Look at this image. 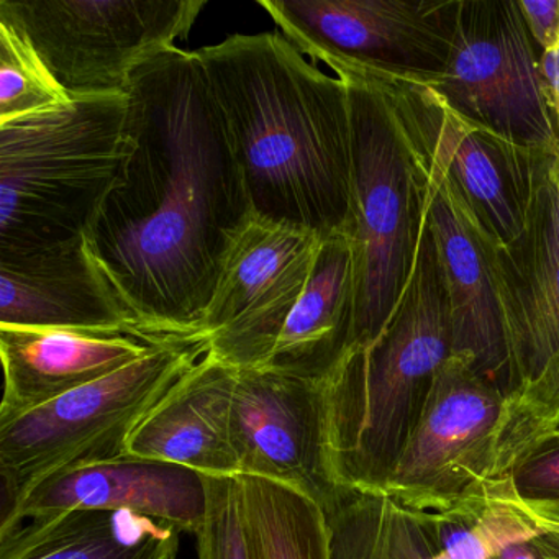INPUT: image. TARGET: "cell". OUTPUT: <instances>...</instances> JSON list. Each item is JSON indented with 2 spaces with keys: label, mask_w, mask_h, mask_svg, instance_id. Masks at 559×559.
<instances>
[{
  "label": "cell",
  "mask_w": 559,
  "mask_h": 559,
  "mask_svg": "<svg viewBox=\"0 0 559 559\" xmlns=\"http://www.w3.org/2000/svg\"><path fill=\"white\" fill-rule=\"evenodd\" d=\"M132 150L129 94L0 123V254L84 238Z\"/></svg>",
  "instance_id": "4"
},
{
  "label": "cell",
  "mask_w": 559,
  "mask_h": 559,
  "mask_svg": "<svg viewBox=\"0 0 559 559\" xmlns=\"http://www.w3.org/2000/svg\"><path fill=\"white\" fill-rule=\"evenodd\" d=\"M322 510L330 559H443L427 510L384 489L338 484Z\"/></svg>",
  "instance_id": "22"
},
{
  "label": "cell",
  "mask_w": 559,
  "mask_h": 559,
  "mask_svg": "<svg viewBox=\"0 0 559 559\" xmlns=\"http://www.w3.org/2000/svg\"><path fill=\"white\" fill-rule=\"evenodd\" d=\"M0 325L61 330L145 326L114 293L84 238L32 253L0 254Z\"/></svg>",
  "instance_id": "18"
},
{
  "label": "cell",
  "mask_w": 559,
  "mask_h": 559,
  "mask_svg": "<svg viewBox=\"0 0 559 559\" xmlns=\"http://www.w3.org/2000/svg\"><path fill=\"white\" fill-rule=\"evenodd\" d=\"M205 0H0V21L21 32L74 97L127 94L133 71L176 47Z\"/></svg>",
  "instance_id": "8"
},
{
  "label": "cell",
  "mask_w": 559,
  "mask_h": 559,
  "mask_svg": "<svg viewBox=\"0 0 559 559\" xmlns=\"http://www.w3.org/2000/svg\"><path fill=\"white\" fill-rule=\"evenodd\" d=\"M414 165L450 302L453 355L469 356L484 378L512 394V366L490 247L447 188L417 163Z\"/></svg>",
  "instance_id": "16"
},
{
  "label": "cell",
  "mask_w": 559,
  "mask_h": 559,
  "mask_svg": "<svg viewBox=\"0 0 559 559\" xmlns=\"http://www.w3.org/2000/svg\"><path fill=\"white\" fill-rule=\"evenodd\" d=\"M539 510H543V512L548 513V515H551L552 519H559V507H549V509Z\"/></svg>",
  "instance_id": "32"
},
{
  "label": "cell",
  "mask_w": 559,
  "mask_h": 559,
  "mask_svg": "<svg viewBox=\"0 0 559 559\" xmlns=\"http://www.w3.org/2000/svg\"><path fill=\"white\" fill-rule=\"evenodd\" d=\"M368 78L384 90L414 162L447 188L484 241L499 248L516 240L552 153L530 152L467 122L420 81Z\"/></svg>",
  "instance_id": "7"
},
{
  "label": "cell",
  "mask_w": 559,
  "mask_h": 559,
  "mask_svg": "<svg viewBox=\"0 0 559 559\" xmlns=\"http://www.w3.org/2000/svg\"><path fill=\"white\" fill-rule=\"evenodd\" d=\"M510 414L512 395L484 378L469 356L451 355L435 374L424 414L385 492L412 509L443 510L509 476Z\"/></svg>",
  "instance_id": "11"
},
{
  "label": "cell",
  "mask_w": 559,
  "mask_h": 559,
  "mask_svg": "<svg viewBox=\"0 0 559 559\" xmlns=\"http://www.w3.org/2000/svg\"><path fill=\"white\" fill-rule=\"evenodd\" d=\"M539 173L522 234L490 248L512 366V394L533 384L559 358V201L552 158Z\"/></svg>",
  "instance_id": "14"
},
{
  "label": "cell",
  "mask_w": 559,
  "mask_h": 559,
  "mask_svg": "<svg viewBox=\"0 0 559 559\" xmlns=\"http://www.w3.org/2000/svg\"><path fill=\"white\" fill-rule=\"evenodd\" d=\"M179 532L129 510H73L0 528V559H176Z\"/></svg>",
  "instance_id": "21"
},
{
  "label": "cell",
  "mask_w": 559,
  "mask_h": 559,
  "mask_svg": "<svg viewBox=\"0 0 559 559\" xmlns=\"http://www.w3.org/2000/svg\"><path fill=\"white\" fill-rule=\"evenodd\" d=\"M133 150L87 228V251L142 325L209 335L204 316L251 218L227 126L198 51H159L130 78Z\"/></svg>",
  "instance_id": "1"
},
{
  "label": "cell",
  "mask_w": 559,
  "mask_h": 559,
  "mask_svg": "<svg viewBox=\"0 0 559 559\" xmlns=\"http://www.w3.org/2000/svg\"><path fill=\"white\" fill-rule=\"evenodd\" d=\"M355 258L349 235L320 245L312 274L264 369L326 381L352 348Z\"/></svg>",
  "instance_id": "20"
},
{
  "label": "cell",
  "mask_w": 559,
  "mask_h": 559,
  "mask_svg": "<svg viewBox=\"0 0 559 559\" xmlns=\"http://www.w3.org/2000/svg\"><path fill=\"white\" fill-rule=\"evenodd\" d=\"M322 241L312 231L251 217L228 251L205 310L209 355L235 369L266 368Z\"/></svg>",
  "instance_id": "12"
},
{
  "label": "cell",
  "mask_w": 559,
  "mask_h": 559,
  "mask_svg": "<svg viewBox=\"0 0 559 559\" xmlns=\"http://www.w3.org/2000/svg\"><path fill=\"white\" fill-rule=\"evenodd\" d=\"M207 519L198 533L199 559H250L237 476H205Z\"/></svg>",
  "instance_id": "26"
},
{
  "label": "cell",
  "mask_w": 559,
  "mask_h": 559,
  "mask_svg": "<svg viewBox=\"0 0 559 559\" xmlns=\"http://www.w3.org/2000/svg\"><path fill=\"white\" fill-rule=\"evenodd\" d=\"M493 559H559V528L515 543Z\"/></svg>",
  "instance_id": "29"
},
{
  "label": "cell",
  "mask_w": 559,
  "mask_h": 559,
  "mask_svg": "<svg viewBox=\"0 0 559 559\" xmlns=\"http://www.w3.org/2000/svg\"><path fill=\"white\" fill-rule=\"evenodd\" d=\"M509 476L516 496L530 506L559 507V428L530 448Z\"/></svg>",
  "instance_id": "27"
},
{
  "label": "cell",
  "mask_w": 559,
  "mask_h": 559,
  "mask_svg": "<svg viewBox=\"0 0 559 559\" xmlns=\"http://www.w3.org/2000/svg\"><path fill=\"white\" fill-rule=\"evenodd\" d=\"M451 355L450 302L421 211L414 267L395 312L374 342L352 346L326 379L340 486L384 489L420 421L435 374Z\"/></svg>",
  "instance_id": "3"
},
{
  "label": "cell",
  "mask_w": 559,
  "mask_h": 559,
  "mask_svg": "<svg viewBox=\"0 0 559 559\" xmlns=\"http://www.w3.org/2000/svg\"><path fill=\"white\" fill-rule=\"evenodd\" d=\"M207 353L209 335L166 343L99 381L0 418L2 516L50 474L127 453L136 425Z\"/></svg>",
  "instance_id": "6"
},
{
  "label": "cell",
  "mask_w": 559,
  "mask_h": 559,
  "mask_svg": "<svg viewBox=\"0 0 559 559\" xmlns=\"http://www.w3.org/2000/svg\"><path fill=\"white\" fill-rule=\"evenodd\" d=\"M198 55L251 217L322 240L349 235L353 129L345 81L309 63L281 32L230 35Z\"/></svg>",
  "instance_id": "2"
},
{
  "label": "cell",
  "mask_w": 559,
  "mask_h": 559,
  "mask_svg": "<svg viewBox=\"0 0 559 559\" xmlns=\"http://www.w3.org/2000/svg\"><path fill=\"white\" fill-rule=\"evenodd\" d=\"M552 179H555L556 192H558L559 201V148L556 152L555 158H552Z\"/></svg>",
  "instance_id": "31"
},
{
  "label": "cell",
  "mask_w": 559,
  "mask_h": 559,
  "mask_svg": "<svg viewBox=\"0 0 559 559\" xmlns=\"http://www.w3.org/2000/svg\"><path fill=\"white\" fill-rule=\"evenodd\" d=\"M188 338L194 336L166 335L145 326L61 330L0 325L4 368L0 418L48 404L126 368L158 346Z\"/></svg>",
  "instance_id": "17"
},
{
  "label": "cell",
  "mask_w": 559,
  "mask_h": 559,
  "mask_svg": "<svg viewBox=\"0 0 559 559\" xmlns=\"http://www.w3.org/2000/svg\"><path fill=\"white\" fill-rule=\"evenodd\" d=\"M427 512L443 559H493L515 543L559 528V519L516 496L510 476Z\"/></svg>",
  "instance_id": "23"
},
{
  "label": "cell",
  "mask_w": 559,
  "mask_h": 559,
  "mask_svg": "<svg viewBox=\"0 0 559 559\" xmlns=\"http://www.w3.org/2000/svg\"><path fill=\"white\" fill-rule=\"evenodd\" d=\"M27 38L0 21V123L70 103Z\"/></svg>",
  "instance_id": "25"
},
{
  "label": "cell",
  "mask_w": 559,
  "mask_h": 559,
  "mask_svg": "<svg viewBox=\"0 0 559 559\" xmlns=\"http://www.w3.org/2000/svg\"><path fill=\"white\" fill-rule=\"evenodd\" d=\"M207 507L204 474L123 453L45 477L2 516L0 528L73 510H129L198 535L207 519Z\"/></svg>",
  "instance_id": "15"
},
{
  "label": "cell",
  "mask_w": 559,
  "mask_h": 559,
  "mask_svg": "<svg viewBox=\"0 0 559 559\" xmlns=\"http://www.w3.org/2000/svg\"><path fill=\"white\" fill-rule=\"evenodd\" d=\"M235 382L237 369L207 353L136 425L127 453L205 476H238L231 444Z\"/></svg>",
  "instance_id": "19"
},
{
  "label": "cell",
  "mask_w": 559,
  "mask_h": 559,
  "mask_svg": "<svg viewBox=\"0 0 559 559\" xmlns=\"http://www.w3.org/2000/svg\"><path fill=\"white\" fill-rule=\"evenodd\" d=\"M542 73L548 90L549 104L559 133V47L542 53Z\"/></svg>",
  "instance_id": "30"
},
{
  "label": "cell",
  "mask_w": 559,
  "mask_h": 559,
  "mask_svg": "<svg viewBox=\"0 0 559 559\" xmlns=\"http://www.w3.org/2000/svg\"><path fill=\"white\" fill-rule=\"evenodd\" d=\"M277 32L340 80L431 84L447 70L460 0H260Z\"/></svg>",
  "instance_id": "9"
},
{
  "label": "cell",
  "mask_w": 559,
  "mask_h": 559,
  "mask_svg": "<svg viewBox=\"0 0 559 559\" xmlns=\"http://www.w3.org/2000/svg\"><path fill=\"white\" fill-rule=\"evenodd\" d=\"M231 444L238 476L284 484L320 507L338 486L330 451L326 381L274 369H237Z\"/></svg>",
  "instance_id": "13"
},
{
  "label": "cell",
  "mask_w": 559,
  "mask_h": 559,
  "mask_svg": "<svg viewBox=\"0 0 559 559\" xmlns=\"http://www.w3.org/2000/svg\"><path fill=\"white\" fill-rule=\"evenodd\" d=\"M342 81L348 86L353 129L352 346H366L381 335L407 287L420 235V188L384 90L369 78Z\"/></svg>",
  "instance_id": "5"
},
{
  "label": "cell",
  "mask_w": 559,
  "mask_h": 559,
  "mask_svg": "<svg viewBox=\"0 0 559 559\" xmlns=\"http://www.w3.org/2000/svg\"><path fill=\"white\" fill-rule=\"evenodd\" d=\"M539 53L559 47V0H519Z\"/></svg>",
  "instance_id": "28"
},
{
  "label": "cell",
  "mask_w": 559,
  "mask_h": 559,
  "mask_svg": "<svg viewBox=\"0 0 559 559\" xmlns=\"http://www.w3.org/2000/svg\"><path fill=\"white\" fill-rule=\"evenodd\" d=\"M237 479L250 559H330L325 515L316 500L263 477Z\"/></svg>",
  "instance_id": "24"
},
{
  "label": "cell",
  "mask_w": 559,
  "mask_h": 559,
  "mask_svg": "<svg viewBox=\"0 0 559 559\" xmlns=\"http://www.w3.org/2000/svg\"><path fill=\"white\" fill-rule=\"evenodd\" d=\"M536 48L519 0H460L447 70L428 86L486 132L555 153L559 133Z\"/></svg>",
  "instance_id": "10"
}]
</instances>
